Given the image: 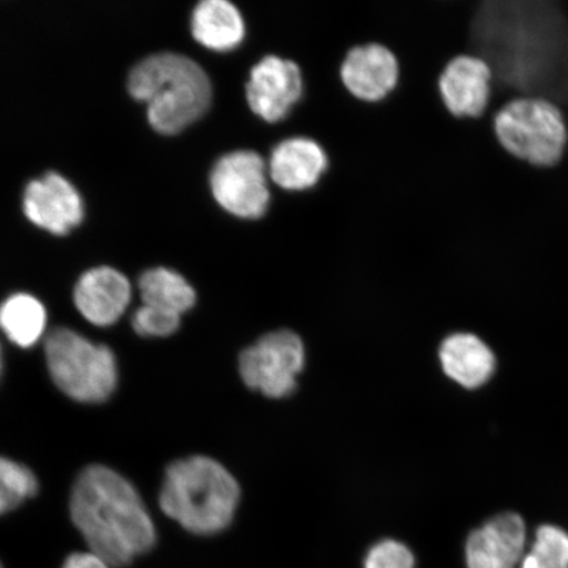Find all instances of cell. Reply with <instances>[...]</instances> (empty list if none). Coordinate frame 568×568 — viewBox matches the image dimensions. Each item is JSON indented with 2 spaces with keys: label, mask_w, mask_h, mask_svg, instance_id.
Instances as JSON below:
<instances>
[{
  "label": "cell",
  "mask_w": 568,
  "mask_h": 568,
  "mask_svg": "<svg viewBox=\"0 0 568 568\" xmlns=\"http://www.w3.org/2000/svg\"><path fill=\"white\" fill-rule=\"evenodd\" d=\"M471 47L503 88L568 102V17L548 0H489L471 21Z\"/></svg>",
  "instance_id": "1"
},
{
  "label": "cell",
  "mask_w": 568,
  "mask_h": 568,
  "mask_svg": "<svg viewBox=\"0 0 568 568\" xmlns=\"http://www.w3.org/2000/svg\"><path fill=\"white\" fill-rule=\"evenodd\" d=\"M70 516L90 551L111 567L130 565L158 541L154 523L136 488L110 467L91 465L78 475Z\"/></svg>",
  "instance_id": "2"
},
{
  "label": "cell",
  "mask_w": 568,
  "mask_h": 568,
  "mask_svg": "<svg viewBox=\"0 0 568 568\" xmlns=\"http://www.w3.org/2000/svg\"><path fill=\"white\" fill-rule=\"evenodd\" d=\"M240 501V487L223 465L194 456L168 467L160 506L168 517L199 536L230 527Z\"/></svg>",
  "instance_id": "3"
},
{
  "label": "cell",
  "mask_w": 568,
  "mask_h": 568,
  "mask_svg": "<svg viewBox=\"0 0 568 568\" xmlns=\"http://www.w3.org/2000/svg\"><path fill=\"white\" fill-rule=\"evenodd\" d=\"M131 95L148 104L149 123L163 134H175L201 119L210 109V78L186 55L148 57L131 71Z\"/></svg>",
  "instance_id": "4"
},
{
  "label": "cell",
  "mask_w": 568,
  "mask_h": 568,
  "mask_svg": "<svg viewBox=\"0 0 568 568\" xmlns=\"http://www.w3.org/2000/svg\"><path fill=\"white\" fill-rule=\"evenodd\" d=\"M45 357L54 385L70 399L103 403L118 385L115 354L69 328H55L45 339Z\"/></svg>",
  "instance_id": "5"
},
{
  "label": "cell",
  "mask_w": 568,
  "mask_h": 568,
  "mask_svg": "<svg viewBox=\"0 0 568 568\" xmlns=\"http://www.w3.org/2000/svg\"><path fill=\"white\" fill-rule=\"evenodd\" d=\"M500 144L536 166H554L562 159L567 130L562 112L548 99L518 97L496 113Z\"/></svg>",
  "instance_id": "6"
},
{
  "label": "cell",
  "mask_w": 568,
  "mask_h": 568,
  "mask_svg": "<svg viewBox=\"0 0 568 568\" xmlns=\"http://www.w3.org/2000/svg\"><path fill=\"white\" fill-rule=\"evenodd\" d=\"M304 362L301 337L294 332L282 329L267 333L241 353L239 368L248 388L281 399L295 389Z\"/></svg>",
  "instance_id": "7"
},
{
  "label": "cell",
  "mask_w": 568,
  "mask_h": 568,
  "mask_svg": "<svg viewBox=\"0 0 568 568\" xmlns=\"http://www.w3.org/2000/svg\"><path fill=\"white\" fill-rule=\"evenodd\" d=\"M268 170L264 159L253 151L223 155L211 172L213 197L240 219H260L270 204Z\"/></svg>",
  "instance_id": "8"
},
{
  "label": "cell",
  "mask_w": 568,
  "mask_h": 568,
  "mask_svg": "<svg viewBox=\"0 0 568 568\" xmlns=\"http://www.w3.org/2000/svg\"><path fill=\"white\" fill-rule=\"evenodd\" d=\"M303 95V77L294 61L266 55L253 67L246 83V101L267 123L287 118Z\"/></svg>",
  "instance_id": "9"
},
{
  "label": "cell",
  "mask_w": 568,
  "mask_h": 568,
  "mask_svg": "<svg viewBox=\"0 0 568 568\" xmlns=\"http://www.w3.org/2000/svg\"><path fill=\"white\" fill-rule=\"evenodd\" d=\"M23 207L33 224L60 236L80 225L84 215L80 193L57 173H48L28 184Z\"/></svg>",
  "instance_id": "10"
},
{
  "label": "cell",
  "mask_w": 568,
  "mask_h": 568,
  "mask_svg": "<svg viewBox=\"0 0 568 568\" xmlns=\"http://www.w3.org/2000/svg\"><path fill=\"white\" fill-rule=\"evenodd\" d=\"M527 527L514 513L497 515L466 542L467 568H515L525 556Z\"/></svg>",
  "instance_id": "11"
},
{
  "label": "cell",
  "mask_w": 568,
  "mask_h": 568,
  "mask_svg": "<svg viewBox=\"0 0 568 568\" xmlns=\"http://www.w3.org/2000/svg\"><path fill=\"white\" fill-rule=\"evenodd\" d=\"M491 68L478 55H458L439 77V92L446 109L458 118H478L491 97Z\"/></svg>",
  "instance_id": "12"
},
{
  "label": "cell",
  "mask_w": 568,
  "mask_h": 568,
  "mask_svg": "<svg viewBox=\"0 0 568 568\" xmlns=\"http://www.w3.org/2000/svg\"><path fill=\"white\" fill-rule=\"evenodd\" d=\"M341 80L351 94L365 102H378L396 88L399 63L386 47H355L341 65Z\"/></svg>",
  "instance_id": "13"
},
{
  "label": "cell",
  "mask_w": 568,
  "mask_h": 568,
  "mask_svg": "<svg viewBox=\"0 0 568 568\" xmlns=\"http://www.w3.org/2000/svg\"><path fill=\"white\" fill-rule=\"evenodd\" d=\"M132 287L126 276L106 266L84 273L74 288V303L81 315L97 326L115 324L130 304Z\"/></svg>",
  "instance_id": "14"
},
{
  "label": "cell",
  "mask_w": 568,
  "mask_h": 568,
  "mask_svg": "<svg viewBox=\"0 0 568 568\" xmlns=\"http://www.w3.org/2000/svg\"><path fill=\"white\" fill-rule=\"evenodd\" d=\"M328 168V158L315 140L291 138L273 149L268 176L280 187L303 191L314 187Z\"/></svg>",
  "instance_id": "15"
},
{
  "label": "cell",
  "mask_w": 568,
  "mask_h": 568,
  "mask_svg": "<svg viewBox=\"0 0 568 568\" xmlns=\"http://www.w3.org/2000/svg\"><path fill=\"white\" fill-rule=\"evenodd\" d=\"M444 372L459 386L475 389L493 378L496 358L485 341L471 333H456L439 347Z\"/></svg>",
  "instance_id": "16"
},
{
  "label": "cell",
  "mask_w": 568,
  "mask_h": 568,
  "mask_svg": "<svg viewBox=\"0 0 568 568\" xmlns=\"http://www.w3.org/2000/svg\"><path fill=\"white\" fill-rule=\"evenodd\" d=\"M199 44L216 52H230L245 38V23L237 7L226 0H203L191 21Z\"/></svg>",
  "instance_id": "17"
},
{
  "label": "cell",
  "mask_w": 568,
  "mask_h": 568,
  "mask_svg": "<svg viewBox=\"0 0 568 568\" xmlns=\"http://www.w3.org/2000/svg\"><path fill=\"white\" fill-rule=\"evenodd\" d=\"M45 328V307L34 296L16 294L0 304V329L12 344L28 349L39 343Z\"/></svg>",
  "instance_id": "18"
},
{
  "label": "cell",
  "mask_w": 568,
  "mask_h": 568,
  "mask_svg": "<svg viewBox=\"0 0 568 568\" xmlns=\"http://www.w3.org/2000/svg\"><path fill=\"white\" fill-rule=\"evenodd\" d=\"M139 288L142 303L180 316L193 308L196 302L193 286L181 274L166 267L148 270L140 276Z\"/></svg>",
  "instance_id": "19"
},
{
  "label": "cell",
  "mask_w": 568,
  "mask_h": 568,
  "mask_svg": "<svg viewBox=\"0 0 568 568\" xmlns=\"http://www.w3.org/2000/svg\"><path fill=\"white\" fill-rule=\"evenodd\" d=\"M38 493L39 481L30 468L0 457V516L19 508Z\"/></svg>",
  "instance_id": "20"
},
{
  "label": "cell",
  "mask_w": 568,
  "mask_h": 568,
  "mask_svg": "<svg viewBox=\"0 0 568 568\" xmlns=\"http://www.w3.org/2000/svg\"><path fill=\"white\" fill-rule=\"evenodd\" d=\"M520 568H568V535L554 525L539 527L535 542L525 554Z\"/></svg>",
  "instance_id": "21"
},
{
  "label": "cell",
  "mask_w": 568,
  "mask_h": 568,
  "mask_svg": "<svg viewBox=\"0 0 568 568\" xmlns=\"http://www.w3.org/2000/svg\"><path fill=\"white\" fill-rule=\"evenodd\" d=\"M181 316L142 304L134 312L132 326L142 337H169L180 328Z\"/></svg>",
  "instance_id": "22"
},
{
  "label": "cell",
  "mask_w": 568,
  "mask_h": 568,
  "mask_svg": "<svg viewBox=\"0 0 568 568\" xmlns=\"http://www.w3.org/2000/svg\"><path fill=\"white\" fill-rule=\"evenodd\" d=\"M364 568H415V557L406 545L383 539L368 550Z\"/></svg>",
  "instance_id": "23"
},
{
  "label": "cell",
  "mask_w": 568,
  "mask_h": 568,
  "mask_svg": "<svg viewBox=\"0 0 568 568\" xmlns=\"http://www.w3.org/2000/svg\"><path fill=\"white\" fill-rule=\"evenodd\" d=\"M62 568H111V566L97 554L88 551L71 554Z\"/></svg>",
  "instance_id": "24"
},
{
  "label": "cell",
  "mask_w": 568,
  "mask_h": 568,
  "mask_svg": "<svg viewBox=\"0 0 568 568\" xmlns=\"http://www.w3.org/2000/svg\"><path fill=\"white\" fill-rule=\"evenodd\" d=\"M3 372V355H2V347H0V375H2Z\"/></svg>",
  "instance_id": "25"
},
{
  "label": "cell",
  "mask_w": 568,
  "mask_h": 568,
  "mask_svg": "<svg viewBox=\"0 0 568 568\" xmlns=\"http://www.w3.org/2000/svg\"><path fill=\"white\" fill-rule=\"evenodd\" d=\"M0 568H3V567H2V564H0Z\"/></svg>",
  "instance_id": "26"
},
{
  "label": "cell",
  "mask_w": 568,
  "mask_h": 568,
  "mask_svg": "<svg viewBox=\"0 0 568 568\" xmlns=\"http://www.w3.org/2000/svg\"><path fill=\"white\" fill-rule=\"evenodd\" d=\"M0 376H2V375H0Z\"/></svg>",
  "instance_id": "27"
}]
</instances>
